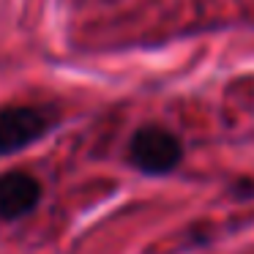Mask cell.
Segmentation results:
<instances>
[{
	"label": "cell",
	"mask_w": 254,
	"mask_h": 254,
	"mask_svg": "<svg viewBox=\"0 0 254 254\" xmlns=\"http://www.w3.org/2000/svg\"><path fill=\"white\" fill-rule=\"evenodd\" d=\"M128 159L139 172L148 175H167L178 170L183 159V145L172 131L161 126H142L131 134L128 142Z\"/></svg>",
	"instance_id": "cell-1"
},
{
	"label": "cell",
	"mask_w": 254,
	"mask_h": 254,
	"mask_svg": "<svg viewBox=\"0 0 254 254\" xmlns=\"http://www.w3.org/2000/svg\"><path fill=\"white\" fill-rule=\"evenodd\" d=\"M55 126V112L47 107H3L0 110V156L33 145Z\"/></svg>",
	"instance_id": "cell-2"
},
{
	"label": "cell",
	"mask_w": 254,
	"mask_h": 254,
	"mask_svg": "<svg viewBox=\"0 0 254 254\" xmlns=\"http://www.w3.org/2000/svg\"><path fill=\"white\" fill-rule=\"evenodd\" d=\"M41 199V183L28 172H6L0 175V219L14 221L28 216Z\"/></svg>",
	"instance_id": "cell-3"
}]
</instances>
